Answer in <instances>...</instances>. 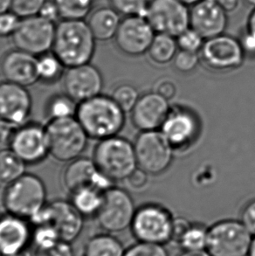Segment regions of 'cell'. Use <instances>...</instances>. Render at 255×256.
Here are the masks:
<instances>
[{"label": "cell", "instance_id": "6", "mask_svg": "<svg viewBox=\"0 0 255 256\" xmlns=\"http://www.w3.org/2000/svg\"><path fill=\"white\" fill-rule=\"evenodd\" d=\"M174 217L162 204L148 203L136 208L130 230L139 242L164 246L172 237Z\"/></svg>", "mask_w": 255, "mask_h": 256}, {"label": "cell", "instance_id": "47", "mask_svg": "<svg viewBox=\"0 0 255 256\" xmlns=\"http://www.w3.org/2000/svg\"><path fill=\"white\" fill-rule=\"evenodd\" d=\"M215 3L224 9L226 12H232L237 9L240 0H214Z\"/></svg>", "mask_w": 255, "mask_h": 256}, {"label": "cell", "instance_id": "25", "mask_svg": "<svg viewBox=\"0 0 255 256\" xmlns=\"http://www.w3.org/2000/svg\"><path fill=\"white\" fill-rule=\"evenodd\" d=\"M70 194V202L84 218L96 217L102 204L104 192L94 187L88 186L78 189Z\"/></svg>", "mask_w": 255, "mask_h": 256}, {"label": "cell", "instance_id": "18", "mask_svg": "<svg viewBox=\"0 0 255 256\" xmlns=\"http://www.w3.org/2000/svg\"><path fill=\"white\" fill-rule=\"evenodd\" d=\"M62 182L71 194L83 187H94L102 192L114 186V181L104 175L93 158L80 156L68 164L63 170Z\"/></svg>", "mask_w": 255, "mask_h": 256}, {"label": "cell", "instance_id": "42", "mask_svg": "<svg viewBox=\"0 0 255 256\" xmlns=\"http://www.w3.org/2000/svg\"><path fill=\"white\" fill-rule=\"evenodd\" d=\"M240 222L252 236H255V198L249 201L242 209Z\"/></svg>", "mask_w": 255, "mask_h": 256}, {"label": "cell", "instance_id": "32", "mask_svg": "<svg viewBox=\"0 0 255 256\" xmlns=\"http://www.w3.org/2000/svg\"><path fill=\"white\" fill-rule=\"evenodd\" d=\"M208 228L201 223H190L180 239L178 245L183 251L206 250Z\"/></svg>", "mask_w": 255, "mask_h": 256}, {"label": "cell", "instance_id": "30", "mask_svg": "<svg viewBox=\"0 0 255 256\" xmlns=\"http://www.w3.org/2000/svg\"><path fill=\"white\" fill-rule=\"evenodd\" d=\"M78 104L66 94H56L48 100L45 114L48 121L76 118Z\"/></svg>", "mask_w": 255, "mask_h": 256}, {"label": "cell", "instance_id": "16", "mask_svg": "<svg viewBox=\"0 0 255 256\" xmlns=\"http://www.w3.org/2000/svg\"><path fill=\"white\" fill-rule=\"evenodd\" d=\"M32 108L28 88L4 80L0 82V122L17 128L28 122Z\"/></svg>", "mask_w": 255, "mask_h": 256}, {"label": "cell", "instance_id": "12", "mask_svg": "<svg viewBox=\"0 0 255 256\" xmlns=\"http://www.w3.org/2000/svg\"><path fill=\"white\" fill-rule=\"evenodd\" d=\"M56 32L54 22L36 15L22 18L12 38L16 48L38 57L52 51Z\"/></svg>", "mask_w": 255, "mask_h": 256}, {"label": "cell", "instance_id": "15", "mask_svg": "<svg viewBox=\"0 0 255 256\" xmlns=\"http://www.w3.org/2000/svg\"><path fill=\"white\" fill-rule=\"evenodd\" d=\"M156 32L144 17H124L114 36L116 45L124 54L138 57L148 52Z\"/></svg>", "mask_w": 255, "mask_h": 256}, {"label": "cell", "instance_id": "45", "mask_svg": "<svg viewBox=\"0 0 255 256\" xmlns=\"http://www.w3.org/2000/svg\"><path fill=\"white\" fill-rule=\"evenodd\" d=\"M38 15L40 17L44 18L46 20L51 21V22H56L60 17L59 10L58 7L56 6V2L52 0H46L44 6H42V10H40Z\"/></svg>", "mask_w": 255, "mask_h": 256}, {"label": "cell", "instance_id": "10", "mask_svg": "<svg viewBox=\"0 0 255 256\" xmlns=\"http://www.w3.org/2000/svg\"><path fill=\"white\" fill-rule=\"evenodd\" d=\"M200 56V60L208 70L228 72L242 66L246 54L238 38L224 34L206 40Z\"/></svg>", "mask_w": 255, "mask_h": 256}, {"label": "cell", "instance_id": "34", "mask_svg": "<svg viewBox=\"0 0 255 256\" xmlns=\"http://www.w3.org/2000/svg\"><path fill=\"white\" fill-rule=\"evenodd\" d=\"M59 234L56 228L51 225H43L34 226L32 231V242L34 244L35 250L46 248L54 246L59 242Z\"/></svg>", "mask_w": 255, "mask_h": 256}, {"label": "cell", "instance_id": "11", "mask_svg": "<svg viewBox=\"0 0 255 256\" xmlns=\"http://www.w3.org/2000/svg\"><path fill=\"white\" fill-rule=\"evenodd\" d=\"M144 18L156 34L174 38L190 28V9L180 0H150Z\"/></svg>", "mask_w": 255, "mask_h": 256}, {"label": "cell", "instance_id": "3", "mask_svg": "<svg viewBox=\"0 0 255 256\" xmlns=\"http://www.w3.org/2000/svg\"><path fill=\"white\" fill-rule=\"evenodd\" d=\"M46 195V187L42 178L34 174L24 173L7 184L2 202L6 212L29 222L48 203Z\"/></svg>", "mask_w": 255, "mask_h": 256}, {"label": "cell", "instance_id": "46", "mask_svg": "<svg viewBox=\"0 0 255 256\" xmlns=\"http://www.w3.org/2000/svg\"><path fill=\"white\" fill-rule=\"evenodd\" d=\"M190 222H188L186 218H175L173 222L172 237L170 242L178 245L180 239L186 232L187 228L190 226Z\"/></svg>", "mask_w": 255, "mask_h": 256}, {"label": "cell", "instance_id": "28", "mask_svg": "<svg viewBox=\"0 0 255 256\" xmlns=\"http://www.w3.org/2000/svg\"><path fill=\"white\" fill-rule=\"evenodd\" d=\"M26 164L10 148L0 150V184H9L26 173Z\"/></svg>", "mask_w": 255, "mask_h": 256}, {"label": "cell", "instance_id": "24", "mask_svg": "<svg viewBox=\"0 0 255 256\" xmlns=\"http://www.w3.org/2000/svg\"><path fill=\"white\" fill-rule=\"evenodd\" d=\"M121 14L113 7H102L90 15L88 24L96 40L107 42L114 38L121 24Z\"/></svg>", "mask_w": 255, "mask_h": 256}, {"label": "cell", "instance_id": "2", "mask_svg": "<svg viewBox=\"0 0 255 256\" xmlns=\"http://www.w3.org/2000/svg\"><path fill=\"white\" fill-rule=\"evenodd\" d=\"M96 42L88 22L62 20L56 26L52 52L66 68L90 63L96 52Z\"/></svg>", "mask_w": 255, "mask_h": 256}, {"label": "cell", "instance_id": "9", "mask_svg": "<svg viewBox=\"0 0 255 256\" xmlns=\"http://www.w3.org/2000/svg\"><path fill=\"white\" fill-rule=\"evenodd\" d=\"M136 208L130 194L113 186L104 194V200L97 214V222L108 234H119L130 228Z\"/></svg>", "mask_w": 255, "mask_h": 256}, {"label": "cell", "instance_id": "36", "mask_svg": "<svg viewBox=\"0 0 255 256\" xmlns=\"http://www.w3.org/2000/svg\"><path fill=\"white\" fill-rule=\"evenodd\" d=\"M176 40L180 50L198 54L204 43L202 36L190 28L178 35Z\"/></svg>", "mask_w": 255, "mask_h": 256}, {"label": "cell", "instance_id": "48", "mask_svg": "<svg viewBox=\"0 0 255 256\" xmlns=\"http://www.w3.org/2000/svg\"><path fill=\"white\" fill-rule=\"evenodd\" d=\"M245 31L255 40V7L251 14H249Z\"/></svg>", "mask_w": 255, "mask_h": 256}, {"label": "cell", "instance_id": "37", "mask_svg": "<svg viewBox=\"0 0 255 256\" xmlns=\"http://www.w3.org/2000/svg\"><path fill=\"white\" fill-rule=\"evenodd\" d=\"M46 0H12L10 10L20 18L38 15Z\"/></svg>", "mask_w": 255, "mask_h": 256}, {"label": "cell", "instance_id": "44", "mask_svg": "<svg viewBox=\"0 0 255 256\" xmlns=\"http://www.w3.org/2000/svg\"><path fill=\"white\" fill-rule=\"evenodd\" d=\"M148 176L150 175L148 173L138 167L133 172L131 173L126 181L133 190H142L148 184Z\"/></svg>", "mask_w": 255, "mask_h": 256}, {"label": "cell", "instance_id": "1", "mask_svg": "<svg viewBox=\"0 0 255 256\" xmlns=\"http://www.w3.org/2000/svg\"><path fill=\"white\" fill-rule=\"evenodd\" d=\"M125 114L112 97L100 94L78 104L76 118L90 138L100 141L118 136L124 127Z\"/></svg>", "mask_w": 255, "mask_h": 256}, {"label": "cell", "instance_id": "7", "mask_svg": "<svg viewBox=\"0 0 255 256\" xmlns=\"http://www.w3.org/2000/svg\"><path fill=\"white\" fill-rule=\"evenodd\" d=\"M252 237L240 220H220L208 228L206 251L210 256H248Z\"/></svg>", "mask_w": 255, "mask_h": 256}, {"label": "cell", "instance_id": "50", "mask_svg": "<svg viewBox=\"0 0 255 256\" xmlns=\"http://www.w3.org/2000/svg\"><path fill=\"white\" fill-rule=\"evenodd\" d=\"M12 0H0V14L10 10Z\"/></svg>", "mask_w": 255, "mask_h": 256}, {"label": "cell", "instance_id": "40", "mask_svg": "<svg viewBox=\"0 0 255 256\" xmlns=\"http://www.w3.org/2000/svg\"><path fill=\"white\" fill-rule=\"evenodd\" d=\"M20 21V18L12 10L0 14V38L12 37Z\"/></svg>", "mask_w": 255, "mask_h": 256}, {"label": "cell", "instance_id": "13", "mask_svg": "<svg viewBox=\"0 0 255 256\" xmlns=\"http://www.w3.org/2000/svg\"><path fill=\"white\" fill-rule=\"evenodd\" d=\"M8 141L9 148L26 164L42 163L50 155L46 126L40 124L26 122L14 128Z\"/></svg>", "mask_w": 255, "mask_h": 256}, {"label": "cell", "instance_id": "4", "mask_svg": "<svg viewBox=\"0 0 255 256\" xmlns=\"http://www.w3.org/2000/svg\"><path fill=\"white\" fill-rule=\"evenodd\" d=\"M92 158L97 168L114 183L127 180L138 168L134 144L119 136L100 140Z\"/></svg>", "mask_w": 255, "mask_h": 256}, {"label": "cell", "instance_id": "43", "mask_svg": "<svg viewBox=\"0 0 255 256\" xmlns=\"http://www.w3.org/2000/svg\"><path fill=\"white\" fill-rule=\"evenodd\" d=\"M154 91L166 100H172L176 94V84L170 79H162L156 82Z\"/></svg>", "mask_w": 255, "mask_h": 256}, {"label": "cell", "instance_id": "23", "mask_svg": "<svg viewBox=\"0 0 255 256\" xmlns=\"http://www.w3.org/2000/svg\"><path fill=\"white\" fill-rule=\"evenodd\" d=\"M50 222L58 232L60 239L72 243L82 232L84 217L70 201L56 200L48 203Z\"/></svg>", "mask_w": 255, "mask_h": 256}, {"label": "cell", "instance_id": "33", "mask_svg": "<svg viewBox=\"0 0 255 256\" xmlns=\"http://www.w3.org/2000/svg\"><path fill=\"white\" fill-rule=\"evenodd\" d=\"M110 96L125 113H130L140 96L134 86L124 84L116 86Z\"/></svg>", "mask_w": 255, "mask_h": 256}, {"label": "cell", "instance_id": "5", "mask_svg": "<svg viewBox=\"0 0 255 256\" xmlns=\"http://www.w3.org/2000/svg\"><path fill=\"white\" fill-rule=\"evenodd\" d=\"M46 130L49 154L54 160L69 163L85 152L90 138L76 118L48 121Z\"/></svg>", "mask_w": 255, "mask_h": 256}, {"label": "cell", "instance_id": "14", "mask_svg": "<svg viewBox=\"0 0 255 256\" xmlns=\"http://www.w3.org/2000/svg\"><path fill=\"white\" fill-rule=\"evenodd\" d=\"M160 130L174 150H186L200 138V118L188 108L172 106Z\"/></svg>", "mask_w": 255, "mask_h": 256}, {"label": "cell", "instance_id": "8", "mask_svg": "<svg viewBox=\"0 0 255 256\" xmlns=\"http://www.w3.org/2000/svg\"><path fill=\"white\" fill-rule=\"evenodd\" d=\"M133 144L138 168L150 176H159L172 166L175 150L160 130L140 132Z\"/></svg>", "mask_w": 255, "mask_h": 256}, {"label": "cell", "instance_id": "22", "mask_svg": "<svg viewBox=\"0 0 255 256\" xmlns=\"http://www.w3.org/2000/svg\"><path fill=\"white\" fill-rule=\"evenodd\" d=\"M32 231L28 220L6 212L0 216V253L10 256L26 250Z\"/></svg>", "mask_w": 255, "mask_h": 256}, {"label": "cell", "instance_id": "20", "mask_svg": "<svg viewBox=\"0 0 255 256\" xmlns=\"http://www.w3.org/2000/svg\"><path fill=\"white\" fill-rule=\"evenodd\" d=\"M170 110L169 100L158 94L148 92L139 97L130 112L131 122L140 132L159 130Z\"/></svg>", "mask_w": 255, "mask_h": 256}, {"label": "cell", "instance_id": "54", "mask_svg": "<svg viewBox=\"0 0 255 256\" xmlns=\"http://www.w3.org/2000/svg\"><path fill=\"white\" fill-rule=\"evenodd\" d=\"M246 3L248 4L250 6L255 7V0H244Z\"/></svg>", "mask_w": 255, "mask_h": 256}, {"label": "cell", "instance_id": "39", "mask_svg": "<svg viewBox=\"0 0 255 256\" xmlns=\"http://www.w3.org/2000/svg\"><path fill=\"white\" fill-rule=\"evenodd\" d=\"M124 256H169V254L162 245L138 242L125 251Z\"/></svg>", "mask_w": 255, "mask_h": 256}, {"label": "cell", "instance_id": "35", "mask_svg": "<svg viewBox=\"0 0 255 256\" xmlns=\"http://www.w3.org/2000/svg\"><path fill=\"white\" fill-rule=\"evenodd\" d=\"M111 7L124 17H145L150 0H110Z\"/></svg>", "mask_w": 255, "mask_h": 256}, {"label": "cell", "instance_id": "52", "mask_svg": "<svg viewBox=\"0 0 255 256\" xmlns=\"http://www.w3.org/2000/svg\"><path fill=\"white\" fill-rule=\"evenodd\" d=\"M180 1H182L183 3L187 4L188 6H192L193 4L198 3V2H200L201 0H180Z\"/></svg>", "mask_w": 255, "mask_h": 256}, {"label": "cell", "instance_id": "51", "mask_svg": "<svg viewBox=\"0 0 255 256\" xmlns=\"http://www.w3.org/2000/svg\"><path fill=\"white\" fill-rule=\"evenodd\" d=\"M248 256H255V236L252 237V243H251V246L249 248Z\"/></svg>", "mask_w": 255, "mask_h": 256}, {"label": "cell", "instance_id": "31", "mask_svg": "<svg viewBox=\"0 0 255 256\" xmlns=\"http://www.w3.org/2000/svg\"><path fill=\"white\" fill-rule=\"evenodd\" d=\"M63 20H83L93 9L94 0H54Z\"/></svg>", "mask_w": 255, "mask_h": 256}, {"label": "cell", "instance_id": "41", "mask_svg": "<svg viewBox=\"0 0 255 256\" xmlns=\"http://www.w3.org/2000/svg\"><path fill=\"white\" fill-rule=\"evenodd\" d=\"M34 256H74L71 243L60 240L54 246L35 250Z\"/></svg>", "mask_w": 255, "mask_h": 256}, {"label": "cell", "instance_id": "55", "mask_svg": "<svg viewBox=\"0 0 255 256\" xmlns=\"http://www.w3.org/2000/svg\"><path fill=\"white\" fill-rule=\"evenodd\" d=\"M0 256H3L2 254H1V253H0Z\"/></svg>", "mask_w": 255, "mask_h": 256}, {"label": "cell", "instance_id": "38", "mask_svg": "<svg viewBox=\"0 0 255 256\" xmlns=\"http://www.w3.org/2000/svg\"><path fill=\"white\" fill-rule=\"evenodd\" d=\"M200 56L198 52H186L178 50L173 60L175 70L181 74H189L196 70L200 64Z\"/></svg>", "mask_w": 255, "mask_h": 256}, {"label": "cell", "instance_id": "27", "mask_svg": "<svg viewBox=\"0 0 255 256\" xmlns=\"http://www.w3.org/2000/svg\"><path fill=\"white\" fill-rule=\"evenodd\" d=\"M178 50L176 38L164 34H156L147 54L152 62L164 66L172 62Z\"/></svg>", "mask_w": 255, "mask_h": 256}, {"label": "cell", "instance_id": "19", "mask_svg": "<svg viewBox=\"0 0 255 256\" xmlns=\"http://www.w3.org/2000/svg\"><path fill=\"white\" fill-rule=\"evenodd\" d=\"M38 57L20 49L6 52L0 59V76L4 80L31 86L38 82Z\"/></svg>", "mask_w": 255, "mask_h": 256}, {"label": "cell", "instance_id": "29", "mask_svg": "<svg viewBox=\"0 0 255 256\" xmlns=\"http://www.w3.org/2000/svg\"><path fill=\"white\" fill-rule=\"evenodd\" d=\"M38 82L45 84H54L62 79L66 68L60 60L52 52L38 56Z\"/></svg>", "mask_w": 255, "mask_h": 256}, {"label": "cell", "instance_id": "49", "mask_svg": "<svg viewBox=\"0 0 255 256\" xmlns=\"http://www.w3.org/2000/svg\"><path fill=\"white\" fill-rule=\"evenodd\" d=\"M178 256H210L206 250L204 251H183Z\"/></svg>", "mask_w": 255, "mask_h": 256}, {"label": "cell", "instance_id": "26", "mask_svg": "<svg viewBox=\"0 0 255 256\" xmlns=\"http://www.w3.org/2000/svg\"><path fill=\"white\" fill-rule=\"evenodd\" d=\"M121 242L111 234H99L90 238L83 250V256H124Z\"/></svg>", "mask_w": 255, "mask_h": 256}, {"label": "cell", "instance_id": "53", "mask_svg": "<svg viewBox=\"0 0 255 256\" xmlns=\"http://www.w3.org/2000/svg\"><path fill=\"white\" fill-rule=\"evenodd\" d=\"M32 256L31 254L28 252V250H24V251H22L20 253L16 254H14V256Z\"/></svg>", "mask_w": 255, "mask_h": 256}, {"label": "cell", "instance_id": "17", "mask_svg": "<svg viewBox=\"0 0 255 256\" xmlns=\"http://www.w3.org/2000/svg\"><path fill=\"white\" fill-rule=\"evenodd\" d=\"M62 80L64 93L77 104L99 96L104 88L102 74L90 63L69 68Z\"/></svg>", "mask_w": 255, "mask_h": 256}, {"label": "cell", "instance_id": "21", "mask_svg": "<svg viewBox=\"0 0 255 256\" xmlns=\"http://www.w3.org/2000/svg\"><path fill=\"white\" fill-rule=\"evenodd\" d=\"M228 24V12L214 0H201L190 9V28L204 40L224 34Z\"/></svg>", "mask_w": 255, "mask_h": 256}]
</instances>
